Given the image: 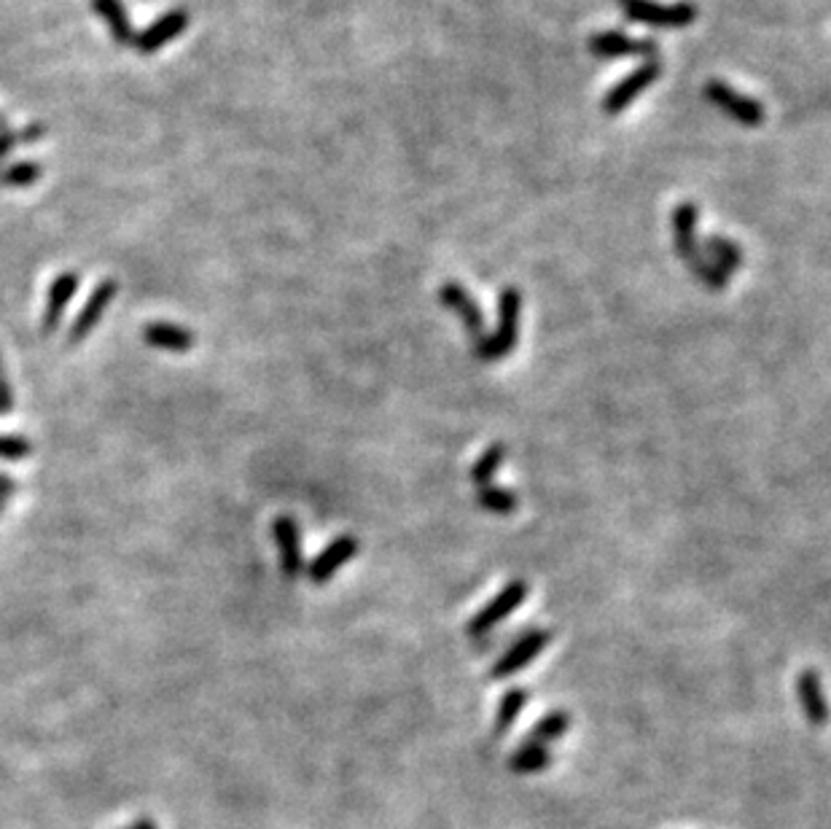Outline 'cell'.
I'll list each match as a JSON object with an SVG mask.
<instances>
[{"label":"cell","instance_id":"cell-27","mask_svg":"<svg viewBox=\"0 0 831 829\" xmlns=\"http://www.w3.org/2000/svg\"><path fill=\"white\" fill-rule=\"evenodd\" d=\"M14 404H16L14 391H11V382L9 377H5L3 361H0V415H9L11 410H14Z\"/></svg>","mask_w":831,"mask_h":829},{"label":"cell","instance_id":"cell-2","mask_svg":"<svg viewBox=\"0 0 831 829\" xmlns=\"http://www.w3.org/2000/svg\"><path fill=\"white\" fill-rule=\"evenodd\" d=\"M703 92L710 105H716L721 114L734 118V122L743 124V127H759V124H765V105H761L759 100L748 98V95H740L738 89L729 87L727 81L714 78V81L705 84Z\"/></svg>","mask_w":831,"mask_h":829},{"label":"cell","instance_id":"cell-18","mask_svg":"<svg viewBox=\"0 0 831 829\" xmlns=\"http://www.w3.org/2000/svg\"><path fill=\"white\" fill-rule=\"evenodd\" d=\"M700 248H703L705 256H708L723 275H729V278H732V273H738V269L743 267V251H740L738 242L729 240V237L710 235L700 242Z\"/></svg>","mask_w":831,"mask_h":829},{"label":"cell","instance_id":"cell-6","mask_svg":"<svg viewBox=\"0 0 831 829\" xmlns=\"http://www.w3.org/2000/svg\"><path fill=\"white\" fill-rule=\"evenodd\" d=\"M116 291H118L116 280H100L98 289H95L92 297L84 302V307L78 310L76 321H73L71 331H67V342H71V346H76V342H84L95 329H98V324L103 321L105 310H109L113 299H116Z\"/></svg>","mask_w":831,"mask_h":829},{"label":"cell","instance_id":"cell-16","mask_svg":"<svg viewBox=\"0 0 831 829\" xmlns=\"http://www.w3.org/2000/svg\"><path fill=\"white\" fill-rule=\"evenodd\" d=\"M796 692H799V701L807 714V721L816 727L827 725L829 706H827V698H823L821 679H818L816 670H802L799 679H796Z\"/></svg>","mask_w":831,"mask_h":829},{"label":"cell","instance_id":"cell-30","mask_svg":"<svg viewBox=\"0 0 831 829\" xmlns=\"http://www.w3.org/2000/svg\"><path fill=\"white\" fill-rule=\"evenodd\" d=\"M5 129H9V124H5V116L0 114V133H5Z\"/></svg>","mask_w":831,"mask_h":829},{"label":"cell","instance_id":"cell-13","mask_svg":"<svg viewBox=\"0 0 831 829\" xmlns=\"http://www.w3.org/2000/svg\"><path fill=\"white\" fill-rule=\"evenodd\" d=\"M672 246L687 264L703 256V248L697 242V205L694 202H681L672 211Z\"/></svg>","mask_w":831,"mask_h":829},{"label":"cell","instance_id":"cell-25","mask_svg":"<svg viewBox=\"0 0 831 829\" xmlns=\"http://www.w3.org/2000/svg\"><path fill=\"white\" fill-rule=\"evenodd\" d=\"M522 706H525V690L506 692L499 708V719H495V732H506L508 727H514V721H517Z\"/></svg>","mask_w":831,"mask_h":829},{"label":"cell","instance_id":"cell-21","mask_svg":"<svg viewBox=\"0 0 831 829\" xmlns=\"http://www.w3.org/2000/svg\"><path fill=\"white\" fill-rule=\"evenodd\" d=\"M477 501L482 510L493 512V515H512L517 510V495L512 490L495 488V485H484L477 490Z\"/></svg>","mask_w":831,"mask_h":829},{"label":"cell","instance_id":"cell-11","mask_svg":"<svg viewBox=\"0 0 831 829\" xmlns=\"http://www.w3.org/2000/svg\"><path fill=\"white\" fill-rule=\"evenodd\" d=\"M355 555H358V539H355V536H337L324 552H318V555L313 557V563H310L304 571H307L310 582L326 585L333 574H337L344 563L353 561Z\"/></svg>","mask_w":831,"mask_h":829},{"label":"cell","instance_id":"cell-22","mask_svg":"<svg viewBox=\"0 0 831 829\" xmlns=\"http://www.w3.org/2000/svg\"><path fill=\"white\" fill-rule=\"evenodd\" d=\"M503 459H506V448H503V444H490V448L482 453V459H479L477 464L471 466L474 482H477L479 488H484V485H493V477H495V472L501 469Z\"/></svg>","mask_w":831,"mask_h":829},{"label":"cell","instance_id":"cell-14","mask_svg":"<svg viewBox=\"0 0 831 829\" xmlns=\"http://www.w3.org/2000/svg\"><path fill=\"white\" fill-rule=\"evenodd\" d=\"M78 284H81L78 273H60L52 280V289H49V297H47V310H43V315H41L43 335H52L56 326H60L67 304H71V299L76 297Z\"/></svg>","mask_w":831,"mask_h":829},{"label":"cell","instance_id":"cell-5","mask_svg":"<svg viewBox=\"0 0 831 829\" xmlns=\"http://www.w3.org/2000/svg\"><path fill=\"white\" fill-rule=\"evenodd\" d=\"M590 52L595 58L603 60H625V58H643V60H654L657 58V41L652 38H630L619 30H608V33H597V36L590 38Z\"/></svg>","mask_w":831,"mask_h":829},{"label":"cell","instance_id":"cell-29","mask_svg":"<svg viewBox=\"0 0 831 829\" xmlns=\"http://www.w3.org/2000/svg\"><path fill=\"white\" fill-rule=\"evenodd\" d=\"M133 829H156V825H154V821H151V819H146V816H143V819H138V821H135Z\"/></svg>","mask_w":831,"mask_h":829},{"label":"cell","instance_id":"cell-8","mask_svg":"<svg viewBox=\"0 0 831 829\" xmlns=\"http://www.w3.org/2000/svg\"><path fill=\"white\" fill-rule=\"evenodd\" d=\"M189 22H191V14L186 9L167 11V14H162L160 20L151 22L146 30L138 33V38H135V49H138L140 54H156L160 49H165L167 43H173L175 38L184 36Z\"/></svg>","mask_w":831,"mask_h":829},{"label":"cell","instance_id":"cell-26","mask_svg":"<svg viewBox=\"0 0 831 829\" xmlns=\"http://www.w3.org/2000/svg\"><path fill=\"white\" fill-rule=\"evenodd\" d=\"M33 455V442L20 434H0V461H25Z\"/></svg>","mask_w":831,"mask_h":829},{"label":"cell","instance_id":"cell-10","mask_svg":"<svg viewBox=\"0 0 831 829\" xmlns=\"http://www.w3.org/2000/svg\"><path fill=\"white\" fill-rule=\"evenodd\" d=\"M275 544L280 552V568L286 579H297L304 571V552H302V531H299L297 520L288 515L275 517L273 523Z\"/></svg>","mask_w":831,"mask_h":829},{"label":"cell","instance_id":"cell-4","mask_svg":"<svg viewBox=\"0 0 831 829\" xmlns=\"http://www.w3.org/2000/svg\"><path fill=\"white\" fill-rule=\"evenodd\" d=\"M625 16L630 22L649 27H687L697 20L694 3H657V0H635L625 5Z\"/></svg>","mask_w":831,"mask_h":829},{"label":"cell","instance_id":"cell-24","mask_svg":"<svg viewBox=\"0 0 831 829\" xmlns=\"http://www.w3.org/2000/svg\"><path fill=\"white\" fill-rule=\"evenodd\" d=\"M43 135H47V127H43V124H30V127L20 129V133H16V129H5V133H0V160H3L14 146L36 143V140H41Z\"/></svg>","mask_w":831,"mask_h":829},{"label":"cell","instance_id":"cell-19","mask_svg":"<svg viewBox=\"0 0 831 829\" xmlns=\"http://www.w3.org/2000/svg\"><path fill=\"white\" fill-rule=\"evenodd\" d=\"M552 765V754L546 746L539 743H522L517 752L508 757V770L519 773V776H530V773H541Z\"/></svg>","mask_w":831,"mask_h":829},{"label":"cell","instance_id":"cell-3","mask_svg":"<svg viewBox=\"0 0 831 829\" xmlns=\"http://www.w3.org/2000/svg\"><path fill=\"white\" fill-rule=\"evenodd\" d=\"M663 76V62H659L657 58L654 60H643L641 65L635 67L632 73H627L625 78H621L619 84H614V87L608 89L606 98H603L601 109L606 111L608 116H616L621 114V111L627 109V105L635 103L638 98H641L643 92H646L649 87H652L657 78Z\"/></svg>","mask_w":831,"mask_h":829},{"label":"cell","instance_id":"cell-9","mask_svg":"<svg viewBox=\"0 0 831 829\" xmlns=\"http://www.w3.org/2000/svg\"><path fill=\"white\" fill-rule=\"evenodd\" d=\"M439 302H442L446 310H452V313H455L457 318L463 321V326H466L468 337H471L474 342H479L482 337H488V331H484V315H482V310H479L477 299L468 294V291L463 289L461 284H455V280H446L442 289H439Z\"/></svg>","mask_w":831,"mask_h":829},{"label":"cell","instance_id":"cell-7","mask_svg":"<svg viewBox=\"0 0 831 829\" xmlns=\"http://www.w3.org/2000/svg\"><path fill=\"white\" fill-rule=\"evenodd\" d=\"M525 598H528V585L519 582V579L517 582H508L506 588L495 595V601H490L488 606H484L482 612H479L477 617L466 625V630L471 636H488L495 625L503 623V619H506L508 614H512L514 608L525 601Z\"/></svg>","mask_w":831,"mask_h":829},{"label":"cell","instance_id":"cell-20","mask_svg":"<svg viewBox=\"0 0 831 829\" xmlns=\"http://www.w3.org/2000/svg\"><path fill=\"white\" fill-rule=\"evenodd\" d=\"M568 727H570L568 711H552V714H546L544 719H541L539 725L528 732L525 743H539V746H546V743L559 741V738L568 732Z\"/></svg>","mask_w":831,"mask_h":829},{"label":"cell","instance_id":"cell-32","mask_svg":"<svg viewBox=\"0 0 831 829\" xmlns=\"http://www.w3.org/2000/svg\"><path fill=\"white\" fill-rule=\"evenodd\" d=\"M3 510H5V506H3V501H0V515H3Z\"/></svg>","mask_w":831,"mask_h":829},{"label":"cell","instance_id":"cell-17","mask_svg":"<svg viewBox=\"0 0 831 829\" xmlns=\"http://www.w3.org/2000/svg\"><path fill=\"white\" fill-rule=\"evenodd\" d=\"M92 9L100 20H105L113 41L122 43V47H135L138 33L133 30V22H129V14L122 0H92Z\"/></svg>","mask_w":831,"mask_h":829},{"label":"cell","instance_id":"cell-1","mask_svg":"<svg viewBox=\"0 0 831 829\" xmlns=\"http://www.w3.org/2000/svg\"><path fill=\"white\" fill-rule=\"evenodd\" d=\"M501 321L495 335L482 337L479 342H474V355L479 361H499L503 355H508L517 346L519 337V313H522V294H519L514 286L501 291Z\"/></svg>","mask_w":831,"mask_h":829},{"label":"cell","instance_id":"cell-15","mask_svg":"<svg viewBox=\"0 0 831 829\" xmlns=\"http://www.w3.org/2000/svg\"><path fill=\"white\" fill-rule=\"evenodd\" d=\"M143 342L146 346L156 348V351L167 353H189L197 346L194 331L186 329V326L167 324V321H154L143 329Z\"/></svg>","mask_w":831,"mask_h":829},{"label":"cell","instance_id":"cell-23","mask_svg":"<svg viewBox=\"0 0 831 829\" xmlns=\"http://www.w3.org/2000/svg\"><path fill=\"white\" fill-rule=\"evenodd\" d=\"M43 176V167L38 162H16V165L0 171V186H16V189H27V186L38 184Z\"/></svg>","mask_w":831,"mask_h":829},{"label":"cell","instance_id":"cell-28","mask_svg":"<svg viewBox=\"0 0 831 829\" xmlns=\"http://www.w3.org/2000/svg\"><path fill=\"white\" fill-rule=\"evenodd\" d=\"M16 493H20V482H16V479H11L9 474L0 472V501L11 499V495H16Z\"/></svg>","mask_w":831,"mask_h":829},{"label":"cell","instance_id":"cell-31","mask_svg":"<svg viewBox=\"0 0 831 829\" xmlns=\"http://www.w3.org/2000/svg\"><path fill=\"white\" fill-rule=\"evenodd\" d=\"M619 3L621 5H630V3H635V0H619Z\"/></svg>","mask_w":831,"mask_h":829},{"label":"cell","instance_id":"cell-12","mask_svg":"<svg viewBox=\"0 0 831 829\" xmlns=\"http://www.w3.org/2000/svg\"><path fill=\"white\" fill-rule=\"evenodd\" d=\"M550 641H552L550 630H530V633H525L522 639H519L517 644H514L512 650L503 654L499 663L493 665V679H506V676L517 674L519 668L533 663V660L539 657V652L544 650Z\"/></svg>","mask_w":831,"mask_h":829}]
</instances>
